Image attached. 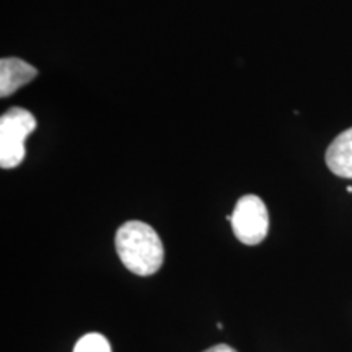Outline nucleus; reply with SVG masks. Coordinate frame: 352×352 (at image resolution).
<instances>
[{
	"instance_id": "20e7f679",
	"label": "nucleus",
	"mask_w": 352,
	"mask_h": 352,
	"mask_svg": "<svg viewBox=\"0 0 352 352\" xmlns=\"http://www.w3.org/2000/svg\"><path fill=\"white\" fill-rule=\"evenodd\" d=\"M38 76V70L19 57H6L0 60V96L7 98L33 82Z\"/></svg>"
},
{
	"instance_id": "7ed1b4c3",
	"label": "nucleus",
	"mask_w": 352,
	"mask_h": 352,
	"mask_svg": "<svg viewBox=\"0 0 352 352\" xmlns=\"http://www.w3.org/2000/svg\"><path fill=\"white\" fill-rule=\"evenodd\" d=\"M227 220L232 223V230L243 245H259L270 232V214L263 199L256 195L241 196L236 201L235 209Z\"/></svg>"
},
{
	"instance_id": "39448f33",
	"label": "nucleus",
	"mask_w": 352,
	"mask_h": 352,
	"mask_svg": "<svg viewBox=\"0 0 352 352\" xmlns=\"http://www.w3.org/2000/svg\"><path fill=\"white\" fill-rule=\"evenodd\" d=\"M327 165L331 173L336 176L352 179V127L341 132L329 144L327 151Z\"/></svg>"
},
{
	"instance_id": "f257e3e1",
	"label": "nucleus",
	"mask_w": 352,
	"mask_h": 352,
	"mask_svg": "<svg viewBox=\"0 0 352 352\" xmlns=\"http://www.w3.org/2000/svg\"><path fill=\"white\" fill-rule=\"evenodd\" d=\"M114 246L121 263L138 276H152L160 270L165 250L155 228L140 220H129L118 228Z\"/></svg>"
},
{
	"instance_id": "423d86ee",
	"label": "nucleus",
	"mask_w": 352,
	"mask_h": 352,
	"mask_svg": "<svg viewBox=\"0 0 352 352\" xmlns=\"http://www.w3.org/2000/svg\"><path fill=\"white\" fill-rule=\"evenodd\" d=\"M74 352H111V346L103 334L88 333L77 341Z\"/></svg>"
},
{
	"instance_id": "f03ea898",
	"label": "nucleus",
	"mask_w": 352,
	"mask_h": 352,
	"mask_svg": "<svg viewBox=\"0 0 352 352\" xmlns=\"http://www.w3.org/2000/svg\"><path fill=\"white\" fill-rule=\"evenodd\" d=\"M36 129V120L28 109L10 108L0 118V166L10 170L25 158V140Z\"/></svg>"
},
{
	"instance_id": "0eeeda50",
	"label": "nucleus",
	"mask_w": 352,
	"mask_h": 352,
	"mask_svg": "<svg viewBox=\"0 0 352 352\" xmlns=\"http://www.w3.org/2000/svg\"><path fill=\"white\" fill-rule=\"evenodd\" d=\"M204 352H236V351L227 344H217L214 347H209V349H206Z\"/></svg>"
}]
</instances>
